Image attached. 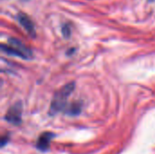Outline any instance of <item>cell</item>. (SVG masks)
<instances>
[{"mask_svg": "<svg viewBox=\"0 0 155 154\" xmlns=\"http://www.w3.org/2000/svg\"><path fill=\"white\" fill-rule=\"evenodd\" d=\"M17 20L19 22V24L21 25V26H23V28L26 31V33L31 35V36H35V26L34 24L32 22V20L24 13H20L17 15Z\"/></svg>", "mask_w": 155, "mask_h": 154, "instance_id": "5b68a950", "label": "cell"}, {"mask_svg": "<svg viewBox=\"0 0 155 154\" xmlns=\"http://www.w3.org/2000/svg\"><path fill=\"white\" fill-rule=\"evenodd\" d=\"M21 117H22V104L20 103H17L9 108V110L7 111L5 116V120L14 125H18L22 122Z\"/></svg>", "mask_w": 155, "mask_h": 154, "instance_id": "3957f363", "label": "cell"}, {"mask_svg": "<svg viewBox=\"0 0 155 154\" xmlns=\"http://www.w3.org/2000/svg\"><path fill=\"white\" fill-rule=\"evenodd\" d=\"M1 49L8 54L15 55L24 59H30L32 57L31 50L16 38H10L7 44L1 45Z\"/></svg>", "mask_w": 155, "mask_h": 154, "instance_id": "7a4b0ae2", "label": "cell"}, {"mask_svg": "<svg viewBox=\"0 0 155 154\" xmlns=\"http://www.w3.org/2000/svg\"><path fill=\"white\" fill-rule=\"evenodd\" d=\"M8 140H9V135L8 134H5V135L2 136V138H1V146L4 147L7 143Z\"/></svg>", "mask_w": 155, "mask_h": 154, "instance_id": "8992f818", "label": "cell"}, {"mask_svg": "<svg viewBox=\"0 0 155 154\" xmlns=\"http://www.w3.org/2000/svg\"><path fill=\"white\" fill-rule=\"evenodd\" d=\"M54 133H50V132L43 133L39 136V138L36 142L37 149L39 151H42V152L47 151L49 146H50V143L54 139Z\"/></svg>", "mask_w": 155, "mask_h": 154, "instance_id": "277c9868", "label": "cell"}, {"mask_svg": "<svg viewBox=\"0 0 155 154\" xmlns=\"http://www.w3.org/2000/svg\"><path fill=\"white\" fill-rule=\"evenodd\" d=\"M63 34H64V35H65V36H68V35H69L70 31H69V26H68V25H64V26L63 27Z\"/></svg>", "mask_w": 155, "mask_h": 154, "instance_id": "52a82bcc", "label": "cell"}, {"mask_svg": "<svg viewBox=\"0 0 155 154\" xmlns=\"http://www.w3.org/2000/svg\"><path fill=\"white\" fill-rule=\"evenodd\" d=\"M74 90V84L69 83L63 86L54 96L50 106V114L54 115L59 112H65L67 108V101L70 94Z\"/></svg>", "mask_w": 155, "mask_h": 154, "instance_id": "6da1fadb", "label": "cell"}]
</instances>
